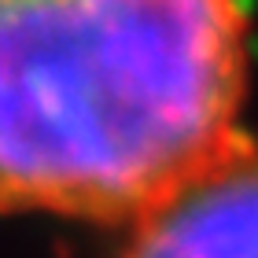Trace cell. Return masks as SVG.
<instances>
[{
    "label": "cell",
    "mask_w": 258,
    "mask_h": 258,
    "mask_svg": "<svg viewBox=\"0 0 258 258\" xmlns=\"http://www.w3.org/2000/svg\"><path fill=\"white\" fill-rule=\"evenodd\" d=\"M118 258H258V137L240 133L133 221Z\"/></svg>",
    "instance_id": "7a4b0ae2"
},
{
    "label": "cell",
    "mask_w": 258,
    "mask_h": 258,
    "mask_svg": "<svg viewBox=\"0 0 258 258\" xmlns=\"http://www.w3.org/2000/svg\"><path fill=\"white\" fill-rule=\"evenodd\" d=\"M243 0H0V214L133 225L240 129Z\"/></svg>",
    "instance_id": "6da1fadb"
}]
</instances>
